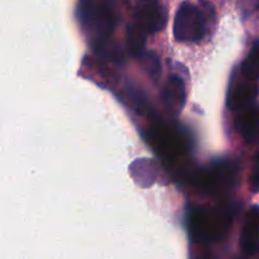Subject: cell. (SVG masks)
Segmentation results:
<instances>
[{"label": "cell", "mask_w": 259, "mask_h": 259, "mask_svg": "<svg viewBox=\"0 0 259 259\" xmlns=\"http://www.w3.org/2000/svg\"><path fill=\"white\" fill-rule=\"evenodd\" d=\"M199 8L190 2L180 5L174 22V35L179 42H197L206 33V22L211 19L214 8L202 0Z\"/></svg>", "instance_id": "6da1fadb"}, {"label": "cell", "mask_w": 259, "mask_h": 259, "mask_svg": "<svg viewBox=\"0 0 259 259\" xmlns=\"http://www.w3.org/2000/svg\"><path fill=\"white\" fill-rule=\"evenodd\" d=\"M134 22L148 34L158 33L166 27L167 10L158 0H134Z\"/></svg>", "instance_id": "7a4b0ae2"}, {"label": "cell", "mask_w": 259, "mask_h": 259, "mask_svg": "<svg viewBox=\"0 0 259 259\" xmlns=\"http://www.w3.org/2000/svg\"><path fill=\"white\" fill-rule=\"evenodd\" d=\"M247 80V78H245ZM259 93V88L255 81L247 80L245 82H238L237 78L232 80L228 91L227 105L229 110L243 111L254 105Z\"/></svg>", "instance_id": "3957f363"}, {"label": "cell", "mask_w": 259, "mask_h": 259, "mask_svg": "<svg viewBox=\"0 0 259 259\" xmlns=\"http://www.w3.org/2000/svg\"><path fill=\"white\" fill-rule=\"evenodd\" d=\"M161 99L168 113L174 115L181 113L186 103V89L184 80L179 76H169L161 93Z\"/></svg>", "instance_id": "277c9868"}, {"label": "cell", "mask_w": 259, "mask_h": 259, "mask_svg": "<svg viewBox=\"0 0 259 259\" xmlns=\"http://www.w3.org/2000/svg\"><path fill=\"white\" fill-rule=\"evenodd\" d=\"M240 248L248 257L257 253L259 248V206H252L245 217L240 235Z\"/></svg>", "instance_id": "5b68a950"}, {"label": "cell", "mask_w": 259, "mask_h": 259, "mask_svg": "<svg viewBox=\"0 0 259 259\" xmlns=\"http://www.w3.org/2000/svg\"><path fill=\"white\" fill-rule=\"evenodd\" d=\"M129 172L137 185L142 187H151L161 177V166L151 158H139L132 162Z\"/></svg>", "instance_id": "8992f818"}, {"label": "cell", "mask_w": 259, "mask_h": 259, "mask_svg": "<svg viewBox=\"0 0 259 259\" xmlns=\"http://www.w3.org/2000/svg\"><path fill=\"white\" fill-rule=\"evenodd\" d=\"M237 129L247 142L255 141L259 136V109L250 106L240 111L237 119Z\"/></svg>", "instance_id": "52a82bcc"}, {"label": "cell", "mask_w": 259, "mask_h": 259, "mask_svg": "<svg viewBox=\"0 0 259 259\" xmlns=\"http://www.w3.org/2000/svg\"><path fill=\"white\" fill-rule=\"evenodd\" d=\"M147 35H148L147 30L143 29L138 23L134 22L129 25L126 29V45L132 55L139 57L144 52Z\"/></svg>", "instance_id": "ba28073f"}, {"label": "cell", "mask_w": 259, "mask_h": 259, "mask_svg": "<svg viewBox=\"0 0 259 259\" xmlns=\"http://www.w3.org/2000/svg\"><path fill=\"white\" fill-rule=\"evenodd\" d=\"M242 75L247 80H259V40H255L248 53L247 58L242 63Z\"/></svg>", "instance_id": "9c48e42d"}, {"label": "cell", "mask_w": 259, "mask_h": 259, "mask_svg": "<svg viewBox=\"0 0 259 259\" xmlns=\"http://www.w3.org/2000/svg\"><path fill=\"white\" fill-rule=\"evenodd\" d=\"M94 50L100 57L111 61V62H120L123 58V53L120 52L118 46L113 40H110V37L98 38L94 45Z\"/></svg>", "instance_id": "30bf717a"}, {"label": "cell", "mask_w": 259, "mask_h": 259, "mask_svg": "<svg viewBox=\"0 0 259 259\" xmlns=\"http://www.w3.org/2000/svg\"><path fill=\"white\" fill-rule=\"evenodd\" d=\"M139 58H141V63L143 66L144 71L153 80H157L162 72V63L159 56L156 52H153V51H147V52L142 53Z\"/></svg>", "instance_id": "8fae6325"}, {"label": "cell", "mask_w": 259, "mask_h": 259, "mask_svg": "<svg viewBox=\"0 0 259 259\" xmlns=\"http://www.w3.org/2000/svg\"><path fill=\"white\" fill-rule=\"evenodd\" d=\"M250 190H252L254 194L259 192V151L255 154L254 159V167H253L252 177H250Z\"/></svg>", "instance_id": "7c38bea8"}]
</instances>
